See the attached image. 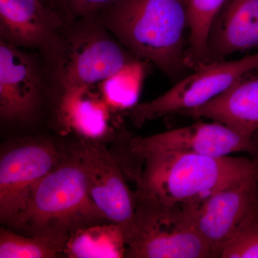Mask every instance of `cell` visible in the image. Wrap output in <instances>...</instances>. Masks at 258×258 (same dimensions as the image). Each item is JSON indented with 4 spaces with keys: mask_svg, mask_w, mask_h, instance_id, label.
Here are the masks:
<instances>
[{
    "mask_svg": "<svg viewBox=\"0 0 258 258\" xmlns=\"http://www.w3.org/2000/svg\"><path fill=\"white\" fill-rule=\"evenodd\" d=\"M258 198V166L242 179L195 204L194 217L200 235L218 257Z\"/></svg>",
    "mask_w": 258,
    "mask_h": 258,
    "instance_id": "7c38bea8",
    "label": "cell"
},
{
    "mask_svg": "<svg viewBox=\"0 0 258 258\" xmlns=\"http://www.w3.org/2000/svg\"><path fill=\"white\" fill-rule=\"evenodd\" d=\"M258 155L215 157L193 154L152 153L138 159L128 172L135 192L171 203H198L247 176Z\"/></svg>",
    "mask_w": 258,
    "mask_h": 258,
    "instance_id": "7a4b0ae2",
    "label": "cell"
},
{
    "mask_svg": "<svg viewBox=\"0 0 258 258\" xmlns=\"http://www.w3.org/2000/svg\"><path fill=\"white\" fill-rule=\"evenodd\" d=\"M179 115L208 118L244 135H253L258 132V73L250 71L203 106Z\"/></svg>",
    "mask_w": 258,
    "mask_h": 258,
    "instance_id": "9a60e30c",
    "label": "cell"
},
{
    "mask_svg": "<svg viewBox=\"0 0 258 258\" xmlns=\"http://www.w3.org/2000/svg\"><path fill=\"white\" fill-rule=\"evenodd\" d=\"M78 154L91 200L110 222L123 226L125 235L133 224L135 195L123 171L99 141L83 140Z\"/></svg>",
    "mask_w": 258,
    "mask_h": 258,
    "instance_id": "8fae6325",
    "label": "cell"
},
{
    "mask_svg": "<svg viewBox=\"0 0 258 258\" xmlns=\"http://www.w3.org/2000/svg\"><path fill=\"white\" fill-rule=\"evenodd\" d=\"M258 69V52L235 60L204 66L180 79L155 99L138 103L125 113L134 125L205 105L221 94L244 75Z\"/></svg>",
    "mask_w": 258,
    "mask_h": 258,
    "instance_id": "52a82bcc",
    "label": "cell"
},
{
    "mask_svg": "<svg viewBox=\"0 0 258 258\" xmlns=\"http://www.w3.org/2000/svg\"><path fill=\"white\" fill-rule=\"evenodd\" d=\"M126 145L133 164L152 153L222 157L232 153L247 152L254 157L258 155V132L252 136L244 135L218 122L199 121L149 137L133 136L129 137Z\"/></svg>",
    "mask_w": 258,
    "mask_h": 258,
    "instance_id": "ba28073f",
    "label": "cell"
},
{
    "mask_svg": "<svg viewBox=\"0 0 258 258\" xmlns=\"http://www.w3.org/2000/svg\"><path fill=\"white\" fill-rule=\"evenodd\" d=\"M109 222L88 194L77 153L63 158L35 186L7 225L25 235L68 237L82 227Z\"/></svg>",
    "mask_w": 258,
    "mask_h": 258,
    "instance_id": "3957f363",
    "label": "cell"
},
{
    "mask_svg": "<svg viewBox=\"0 0 258 258\" xmlns=\"http://www.w3.org/2000/svg\"><path fill=\"white\" fill-rule=\"evenodd\" d=\"M148 64L137 59L99 83L103 96L115 111L126 113L138 104Z\"/></svg>",
    "mask_w": 258,
    "mask_h": 258,
    "instance_id": "e0dca14e",
    "label": "cell"
},
{
    "mask_svg": "<svg viewBox=\"0 0 258 258\" xmlns=\"http://www.w3.org/2000/svg\"><path fill=\"white\" fill-rule=\"evenodd\" d=\"M115 0H60L61 11L69 22L95 18Z\"/></svg>",
    "mask_w": 258,
    "mask_h": 258,
    "instance_id": "44dd1931",
    "label": "cell"
},
{
    "mask_svg": "<svg viewBox=\"0 0 258 258\" xmlns=\"http://www.w3.org/2000/svg\"><path fill=\"white\" fill-rule=\"evenodd\" d=\"M67 237L29 236L10 229H0V258L64 257Z\"/></svg>",
    "mask_w": 258,
    "mask_h": 258,
    "instance_id": "d6986e66",
    "label": "cell"
},
{
    "mask_svg": "<svg viewBox=\"0 0 258 258\" xmlns=\"http://www.w3.org/2000/svg\"><path fill=\"white\" fill-rule=\"evenodd\" d=\"M254 71H255V72L258 73V69H256V70H254Z\"/></svg>",
    "mask_w": 258,
    "mask_h": 258,
    "instance_id": "603a6c76",
    "label": "cell"
},
{
    "mask_svg": "<svg viewBox=\"0 0 258 258\" xmlns=\"http://www.w3.org/2000/svg\"><path fill=\"white\" fill-rule=\"evenodd\" d=\"M124 229L120 224L105 222L82 227L68 236L64 257H125Z\"/></svg>",
    "mask_w": 258,
    "mask_h": 258,
    "instance_id": "2e32d148",
    "label": "cell"
},
{
    "mask_svg": "<svg viewBox=\"0 0 258 258\" xmlns=\"http://www.w3.org/2000/svg\"><path fill=\"white\" fill-rule=\"evenodd\" d=\"M52 79L38 52L0 39V118L8 124L31 123L43 103L50 102Z\"/></svg>",
    "mask_w": 258,
    "mask_h": 258,
    "instance_id": "8992f818",
    "label": "cell"
},
{
    "mask_svg": "<svg viewBox=\"0 0 258 258\" xmlns=\"http://www.w3.org/2000/svg\"><path fill=\"white\" fill-rule=\"evenodd\" d=\"M220 258H258V198L222 247Z\"/></svg>",
    "mask_w": 258,
    "mask_h": 258,
    "instance_id": "ffe728a7",
    "label": "cell"
},
{
    "mask_svg": "<svg viewBox=\"0 0 258 258\" xmlns=\"http://www.w3.org/2000/svg\"><path fill=\"white\" fill-rule=\"evenodd\" d=\"M42 1L48 5L49 6L52 7V8H56V9L61 11L60 0H42Z\"/></svg>",
    "mask_w": 258,
    "mask_h": 258,
    "instance_id": "7402d4cb",
    "label": "cell"
},
{
    "mask_svg": "<svg viewBox=\"0 0 258 258\" xmlns=\"http://www.w3.org/2000/svg\"><path fill=\"white\" fill-rule=\"evenodd\" d=\"M95 17L70 22L50 62L52 86L99 84L137 60Z\"/></svg>",
    "mask_w": 258,
    "mask_h": 258,
    "instance_id": "5b68a950",
    "label": "cell"
},
{
    "mask_svg": "<svg viewBox=\"0 0 258 258\" xmlns=\"http://www.w3.org/2000/svg\"><path fill=\"white\" fill-rule=\"evenodd\" d=\"M226 0H186L189 34L186 62L190 71L205 66L207 39L210 25Z\"/></svg>",
    "mask_w": 258,
    "mask_h": 258,
    "instance_id": "ac0fdd59",
    "label": "cell"
},
{
    "mask_svg": "<svg viewBox=\"0 0 258 258\" xmlns=\"http://www.w3.org/2000/svg\"><path fill=\"white\" fill-rule=\"evenodd\" d=\"M69 23L42 0H0V39L40 52L46 62L57 55Z\"/></svg>",
    "mask_w": 258,
    "mask_h": 258,
    "instance_id": "30bf717a",
    "label": "cell"
},
{
    "mask_svg": "<svg viewBox=\"0 0 258 258\" xmlns=\"http://www.w3.org/2000/svg\"><path fill=\"white\" fill-rule=\"evenodd\" d=\"M96 18L139 60L172 81L188 75L186 0H115Z\"/></svg>",
    "mask_w": 258,
    "mask_h": 258,
    "instance_id": "6da1fadb",
    "label": "cell"
},
{
    "mask_svg": "<svg viewBox=\"0 0 258 258\" xmlns=\"http://www.w3.org/2000/svg\"><path fill=\"white\" fill-rule=\"evenodd\" d=\"M50 103L60 132L99 142L113 132V115L118 112L108 104L99 84L52 86Z\"/></svg>",
    "mask_w": 258,
    "mask_h": 258,
    "instance_id": "4fadbf2b",
    "label": "cell"
},
{
    "mask_svg": "<svg viewBox=\"0 0 258 258\" xmlns=\"http://www.w3.org/2000/svg\"><path fill=\"white\" fill-rule=\"evenodd\" d=\"M63 159L45 139L23 141L1 153L0 220L8 225L21 211L32 189Z\"/></svg>",
    "mask_w": 258,
    "mask_h": 258,
    "instance_id": "9c48e42d",
    "label": "cell"
},
{
    "mask_svg": "<svg viewBox=\"0 0 258 258\" xmlns=\"http://www.w3.org/2000/svg\"><path fill=\"white\" fill-rule=\"evenodd\" d=\"M258 49V0H226L212 20L205 66Z\"/></svg>",
    "mask_w": 258,
    "mask_h": 258,
    "instance_id": "5bb4252c",
    "label": "cell"
},
{
    "mask_svg": "<svg viewBox=\"0 0 258 258\" xmlns=\"http://www.w3.org/2000/svg\"><path fill=\"white\" fill-rule=\"evenodd\" d=\"M134 195L135 214L125 235V257L212 258L195 224V203H166Z\"/></svg>",
    "mask_w": 258,
    "mask_h": 258,
    "instance_id": "277c9868",
    "label": "cell"
}]
</instances>
